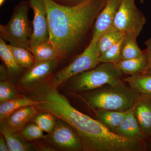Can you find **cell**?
I'll return each instance as SVG.
<instances>
[{
	"label": "cell",
	"instance_id": "7",
	"mask_svg": "<svg viewBox=\"0 0 151 151\" xmlns=\"http://www.w3.org/2000/svg\"><path fill=\"white\" fill-rule=\"evenodd\" d=\"M135 2V0H122L113 25L125 34L131 33L137 37L145 24L146 19Z\"/></svg>",
	"mask_w": 151,
	"mask_h": 151
},
{
	"label": "cell",
	"instance_id": "9",
	"mask_svg": "<svg viewBox=\"0 0 151 151\" xmlns=\"http://www.w3.org/2000/svg\"><path fill=\"white\" fill-rule=\"evenodd\" d=\"M34 13L33 32L31 40V48L49 41L47 12L44 0H29Z\"/></svg>",
	"mask_w": 151,
	"mask_h": 151
},
{
	"label": "cell",
	"instance_id": "18",
	"mask_svg": "<svg viewBox=\"0 0 151 151\" xmlns=\"http://www.w3.org/2000/svg\"><path fill=\"white\" fill-rule=\"evenodd\" d=\"M125 36V33L112 26L103 33L98 40V45L100 55Z\"/></svg>",
	"mask_w": 151,
	"mask_h": 151
},
{
	"label": "cell",
	"instance_id": "24",
	"mask_svg": "<svg viewBox=\"0 0 151 151\" xmlns=\"http://www.w3.org/2000/svg\"><path fill=\"white\" fill-rule=\"evenodd\" d=\"M8 47L17 63L22 67L29 68L35 63L31 52L26 49L9 45Z\"/></svg>",
	"mask_w": 151,
	"mask_h": 151
},
{
	"label": "cell",
	"instance_id": "35",
	"mask_svg": "<svg viewBox=\"0 0 151 151\" xmlns=\"http://www.w3.org/2000/svg\"><path fill=\"white\" fill-rule=\"evenodd\" d=\"M140 1L141 2H143V1H144V0H140Z\"/></svg>",
	"mask_w": 151,
	"mask_h": 151
},
{
	"label": "cell",
	"instance_id": "8",
	"mask_svg": "<svg viewBox=\"0 0 151 151\" xmlns=\"http://www.w3.org/2000/svg\"><path fill=\"white\" fill-rule=\"evenodd\" d=\"M53 129L49 133V139L58 148L69 151H84L79 137L66 122L57 119Z\"/></svg>",
	"mask_w": 151,
	"mask_h": 151
},
{
	"label": "cell",
	"instance_id": "26",
	"mask_svg": "<svg viewBox=\"0 0 151 151\" xmlns=\"http://www.w3.org/2000/svg\"><path fill=\"white\" fill-rule=\"evenodd\" d=\"M124 37L100 55V63L116 64L122 60V45Z\"/></svg>",
	"mask_w": 151,
	"mask_h": 151
},
{
	"label": "cell",
	"instance_id": "5",
	"mask_svg": "<svg viewBox=\"0 0 151 151\" xmlns=\"http://www.w3.org/2000/svg\"><path fill=\"white\" fill-rule=\"evenodd\" d=\"M123 73L116 64L102 63L93 69L72 77V85L77 91H92L106 85L124 82L122 79Z\"/></svg>",
	"mask_w": 151,
	"mask_h": 151
},
{
	"label": "cell",
	"instance_id": "15",
	"mask_svg": "<svg viewBox=\"0 0 151 151\" xmlns=\"http://www.w3.org/2000/svg\"><path fill=\"white\" fill-rule=\"evenodd\" d=\"M116 65L123 73L130 76L144 74L147 67V58L144 50V54L139 57L122 60Z\"/></svg>",
	"mask_w": 151,
	"mask_h": 151
},
{
	"label": "cell",
	"instance_id": "20",
	"mask_svg": "<svg viewBox=\"0 0 151 151\" xmlns=\"http://www.w3.org/2000/svg\"><path fill=\"white\" fill-rule=\"evenodd\" d=\"M1 133L4 136L10 151L32 150L33 147L25 143L19 134L0 127Z\"/></svg>",
	"mask_w": 151,
	"mask_h": 151
},
{
	"label": "cell",
	"instance_id": "14",
	"mask_svg": "<svg viewBox=\"0 0 151 151\" xmlns=\"http://www.w3.org/2000/svg\"><path fill=\"white\" fill-rule=\"evenodd\" d=\"M113 132L126 137L146 140L135 117L134 105L127 111L124 121Z\"/></svg>",
	"mask_w": 151,
	"mask_h": 151
},
{
	"label": "cell",
	"instance_id": "28",
	"mask_svg": "<svg viewBox=\"0 0 151 151\" xmlns=\"http://www.w3.org/2000/svg\"><path fill=\"white\" fill-rule=\"evenodd\" d=\"M15 87L9 81L0 82V103L9 101L18 97Z\"/></svg>",
	"mask_w": 151,
	"mask_h": 151
},
{
	"label": "cell",
	"instance_id": "27",
	"mask_svg": "<svg viewBox=\"0 0 151 151\" xmlns=\"http://www.w3.org/2000/svg\"><path fill=\"white\" fill-rule=\"evenodd\" d=\"M19 132V135L25 141L36 140L45 138L43 131L32 121L26 124Z\"/></svg>",
	"mask_w": 151,
	"mask_h": 151
},
{
	"label": "cell",
	"instance_id": "32",
	"mask_svg": "<svg viewBox=\"0 0 151 151\" xmlns=\"http://www.w3.org/2000/svg\"><path fill=\"white\" fill-rule=\"evenodd\" d=\"M6 76L5 70L4 68L1 66V81H5V78Z\"/></svg>",
	"mask_w": 151,
	"mask_h": 151
},
{
	"label": "cell",
	"instance_id": "17",
	"mask_svg": "<svg viewBox=\"0 0 151 151\" xmlns=\"http://www.w3.org/2000/svg\"><path fill=\"white\" fill-rule=\"evenodd\" d=\"M37 103V101L24 96H19L12 100L0 103V121L20 108L29 105L35 106Z\"/></svg>",
	"mask_w": 151,
	"mask_h": 151
},
{
	"label": "cell",
	"instance_id": "12",
	"mask_svg": "<svg viewBox=\"0 0 151 151\" xmlns=\"http://www.w3.org/2000/svg\"><path fill=\"white\" fill-rule=\"evenodd\" d=\"M135 117L146 141L151 140V93L141 94L134 105Z\"/></svg>",
	"mask_w": 151,
	"mask_h": 151
},
{
	"label": "cell",
	"instance_id": "11",
	"mask_svg": "<svg viewBox=\"0 0 151 151\" xmlns=\"http://www.w3.org/2000/svg\"><path fill=\"white\" fill-rule=\"evenodd\" d=\"M122 0H107L94 22L92 40L98 41L103 33L113 25Z\"/></svg>",
	"mask_w": 151,
	"mask_h": 151
},
{
	"label": "cell",
	"instance_id": "33",
	"mask_svg": "<svg viewBox=\"0 0 151 151\" xmlns=\"http://www.w3.org/2000/svg\"><path fill=\"white\" fill-rule=\"evenodd\" d=\"M147 150L151 151V141H147Z\"/></svg>",
	"mask_w": 151,
	"mask_h": 151
},
{
	"label": "cell",
	"instance_id": "34",
	"mask_svg": "<svg viewBox=\"0 0 151 151\" xmlns=\"http://www.w3.org/2000/svg\"><path fill=\"white\" fill-rule=\"evenodd\" d=\"M5 0H0V5L1 6L4 2Z\"/></svg>",
	"mask_w": 151,
	"mask_h": 151
},
{
	"label": "cell",
	"instance_id": "21",
	"mask_svg": "<svg viewBox=\"0 0 151 151\" xmlns=\"http://www.w3.org/2000/svg\"><path fill=\"white\" fill-rule=\"evenodd\" d=\"M30 52L35 62L59 59L53 45L50 41L32 47Z\"/></svg>",
	"mask_w": 151,
	"mask_h": 151
},
{
	"label": "cell",
	"instance_id": "36",
	"mask_svg": "<svg viewBox=\"0 0 151 151\" xmlns=\"http://www.w3.org/2000/svg\"></svg>",
	"mask_w": 151,
	"mask_h": 151
},
{
	"label": "cell",
	"instance_id": "4",
	"mask_svg": "<svg viewBox=\"0 0 151 151\" xmlns=\"http://www.w3.org/2000/svg\"><path fill=\"white\" fill-rule=\"evenodd\" d=\"M30 8L29 1H22L17 5L9 22L0 25V33L10 45L30 51L33 30L28 17Z\"/></svg>",
	"mask_w": 151,
	"mask_h": 151
},
{
	"label": "cell",
	"instance_id": "31",
	"mask_svg": "<svg viewBox=\"0 0 151 151\" xmlns=\"http://www.w3.org/2000/svg\"><path fill=\"white\" fill-rule=\"evenodd\" d=\"M0 151H9L5 138L2 134L1 135L0 137Z\"/></svg>",
	"mask_w": 151,
	"mask_h": 151
},
{
	"label": "cell",
	"instance_id": "16",
	"mask_svg": "<svg viewBox=\"0 0 151 151\" xmlns=\"http://www.w3.org/2000/svg\"><path fill=\"white\" fill-rule=\"evenodd\" d=\"M93 110L97 120L113 132L124 121L127 113V111Z\"/></svg>",
	"mask_w": 151,
	"mask_h": 151
},
{
	"label": "cell",
	"instance_id": "3",
	"mask_svg": "<svg viewBox=\"0 0 151 151\" xmlns=\"http://www.w3.org/2000/svg\"><path fill=\"white\" fill-rule=\"evenodd\" d=\"M140 94L123 82L95 89L86 94L84 100L92 109L125 111L133 107Z\"/></svg>",
	"mask_w": 151,
	"mask_h": 151
},
{
	"label": "cell",
	"instance_id": "10",
	"mask_svg": "<svg viewBox=\"0 0 151 151\" xmlns=\"http://www.w3.org/2000/svg\"><path fill=\"white\" fill-rule=\"evenodd\" d=\"M58 59L55 58L35 62L22 77L20 81L21 85L25 88H33L41 84L40 82L54 70Z\"/></svg>",
	"mask_w": 151,
	"mask_h": 151
},
{
	"label": "cell",
	"instance_id": "1",
	"mask_svg": "<svg viewBox=\"0 0 151 151\" xmlns=\"http://www.w3.org/2000/svg\"><path fill=\"white\" fill-rule=\"evenodd\" d=\"M44 1L49 41L60 59L67 57L81 43L107 0H84L73 6L62 5L53 0Z\"/></svg>",
	"mask_w": 151,
	"mask_h": 151
},
{
	"label": "cell",
	"instance_id": "22",
	"mask_svg": "<svg viewBox=\"0 0 151 151\" xmlns=\"http://www.w3.org/2000/svg\"><path fill=\"white\" fill-rule=\"evenodd\" d=\"M0 56L10 74L15 75L21 70L22 66L17 63L8 45L6 44L1 37L0 38Z\"/></svg>",
	"mask_w": 151,
	"mask_h": 151
},
{
	"label": "cell",
	"instance_id": "6",
	"mask_svg": "<svg viewBox=\"0 0 151 151\" xmlns=\"http://www.w3.org/2000/svg\"><path fill=\"white\" fill-rule=\"evenodd\" d=\"M100 56L98 41L91 40L83 52L69 65L56 73L49 83L58 87L73 76L93 69L100 63Z\"/></svg>",
	"mask_w": 151,
	"mask_h": 151
},
{
	"label": "cell",
	"instance_id": "29",
	"mask_svg": "<svg viewBox=\"0 0 151 151\" xmlns=\"http://www.w3.org/2000/svg\"><path fill=\"white\" fill-rule=\"evenodd\" d=\"M146 49L145 52L147 58L148 65L147 70L145 74V75H151V36L145 42Z\"/></svg>",
	"mask_w": 151,
	"mask_h": 151
},
{
	"label": "cell",
	"instance_id": "13",
	"mask_svg": "<svg viewBox=\"0 0 151 151\" xmlns=\"http://www.w3.org/2000/svg\"><path fill=\"white\" fill-rule=\"evenodd\" d=\"M39 111L33 105L20 108L10 115L8 117L1 121V128L11 132L17 133L22 129L26 124Z\"/></svg>",
	"mask_w": 151,
	"mask_h": 151
},
{
	"label": "cell",
	"instance_id": "25",
	"mask_svg": "<svg viewBox=\"0 0 151 151\" xmlns=\"http://www.w3.org/2000/svg\"><path fill=\"white\" fill-rule=\"evenodd\" d=\"M32 119L43 132L49 134L55 126L57 118L53 114L45 111H41Z\"/></svg>",
	"mask_w": 151,
	"mask_h": 151
},
{
	"label": "cell",
	"instance_id": "19",
	"mask_svg": "<svg viewBox=\"0 0 151 151\" xmlns=\"http://www.w3.org/2000/svg\"><path fill=\"white\" fill-rule=\"evenodd\" d=\"M137 37L131 33L125 34L122 45V60L137 58L144 54V50H142L138 46Z\"/></svg>",
	"mask_w": 151,
	"mask_h": 151
},
{
	"label": "cell",
	"instance_id": "2",
	"mask_svg": "<svg viewBox=\"0 0 151 151\" xmlns=\"http://www.w3.org/2000/svg\"><path fill=\"white\" fill-rule=\"evenodd\" d=\"M59 119L73 128L85 151H145L146 142L114 133L98 120L92 119L67 103L60 109Z\"/></svg>",
	"mask_w": 151,
	"mask_h": 151
},
{
	"label": "cell",
	"instance_id": "30",
	"mask_svg": "<svg viewBox=\"0 0 151 151\" xmlns=\"http://www.w3.org/2000/svg\"><path fill=\"white\" fill-rule=\"evenodd\" d=\"M55 2L66 6H73L78 4L84 0H53Z\"/></svg>",
	"mask_w": 151,
	"mask_h": 151
},
{
	"label": "cell",
	"instance_id": "23",
	"mask_svg": "<svg viewBox=\"0 0 151 151\" xmlns=\"http://www.w3.org/2000/svg\"><path fill=\"white\" fill-rule=\"evenodd\" d=\"M124 81L141 94L151 93V75L130 76Z\"/></svg>",
	"mask_w": 151,
	"mask_h": 151
}]
</instances>
